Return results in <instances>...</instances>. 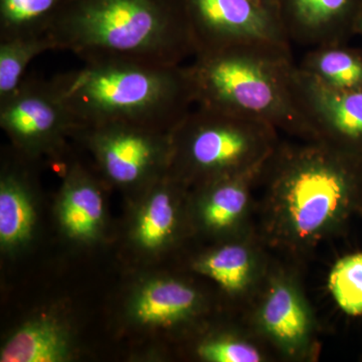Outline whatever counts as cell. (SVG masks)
Returning <instances> with one entry per match:
<instances>
[{"label": "cell", "mask_w": 362, "mask_h": 362, "mask_svg": "<svg viewBox=\"0 0 362 362\" xmlns=\"http://www.w3.org/2000/svg\"><path fill=\"white\" fill-rule=\"evenodd\" d=\"M49 83L77 129L117 123L173 130L194 106L185 65L90 59Z\"/></svg>", "instance_id": "obj_1"}, {"label": "cell", "mask_w": 362, "mask_h": 362, "mask_svg": "<svg viewBox=\"0 0 362 362\" xmlns=\"http://www.w3.org/2000/svg\"><path fill=\"white\" fill-rule=\"evenodd\" d=\"M54 51L182 65L195 54L183 0H71L47 33Z\"/></svg>", "instance_id": "obj_2"}, {"label": "cell", "mask_w": 362, "mask_h": 362, "mask_svg": "<svg viewBox=\"0 0 362 362\" xmlns=\"http://www.w3.org/2000/svg\"><path fill=\"white\" fill-rule=\"evenodd\" d=\"M187 66L194 105L307 132L291 93L290 45L247 44L197 52Z\"/></svg>", "instance_id": "obj_3"}, {"label": "cell", "mask_w": 362, "mask_h": 362, "mask_svg": "<svg viewBox=\"0 0 362 362\" xmlns=\"http://www.w3.org/2000/svg\"><path fill=\"white\" fill-rule=\"evenodd\" d=\"M171 131V154L195 173H233L266 151L275 128L228 112L194 105Z\"/></svg>", "instance_id": "obj_4"}, {"label": "cell", "mask_w": 362, "mask_h": 362, "mask_svg": "<svg viewBox=\"0 0 362 362\" xmlns=\"http://www.w3.org/2000/svg\"><path fill=\"white\" fill-rule=\"evenodd\" d=\"M288 165L283 187L290 218L301 238L330 221L362 181L361 157L335 148L304 151Z\"/></svg>", "instance_id": "obj_5"}, {"label": "cell", "mask_w": 362, "mask_h": 362, "mask_svg": "<svg viewBox=\"0 0 362 362\" xmlns=\"http://www.w3.org/2000/svg\"><path fill=\"white\" fill-rule=\"evenodd\" d=\"M195 54L247 44L290 45L270 4L255 0H183Z\"/></svg>", "instance_id": "obj_6"}, {"label": "cell", "mask_w": 362, "mask_h": 362, "mask_svg": "<svg viewBox=\"0 0 362 362\" xmlns=\"http://www.w3.org/2000/svg\"><path fill=\"white\" fill-rule=\"evenodd\" d=\"M171 131L106 124L78 128L96 154L107 177L120 185L144 182L158 173L171 156Z\"/></svg>", "instance_id": "obj_7"}, {"label": "cell", "mask_w": 362, "mask_h": 362, "mask_svg": "<svg viewBox=\"0 0 362 362\" xmlns=\"http://www.w3.org/2000/svg\"><path fill=\"white\" fill-rule=\"evenodd\" d=\"M293 101L309 134L362 158V90H335L295 66Z\"/></svg>", "instance_id": "obj_8"}, {"label": "cell", "mask_w": 362, "mask_h": 362, "mask_svg": "<svg viewBox=\"0 0 362 362\" xmlns=\"http://www.w3.org/2000/svg\"><path fill=\"white\" fill-rule=\"evenodd\" d=\"M0 125L28 151L47 148L77 130L49 80L35 77H25L13 94L0 100Z\"/></svg>", "instance_id": "obj_9"}, {"label": "cell", "mask_w": 362, "mask_h": 362, "mask_svg": "<svg viewBox=\"0 0 362 362\" xmlns=\"http://www.w3.org/2000/svg\"><path fill=\"white\" fill-rule=\"evenodd\" d=\"M290 42L304 47L349 44L362 0H269Z\"/></svg>", "instance_id": "obj_10"}, {"label": "cell", "mask_w": 362, "mask_h": 362, "mask_svg": "<svg viewBox=\"0 0 362 362\" xmlns=\"http://www.w3.org/2000/svg\"><path fill=\"white\" fill-rule=\"evenodd\" d=\"M297 66L332 89L362 90V49L358 47L349 44L312 47Z\"/></svg>", "instance_id": "obj_11"}, {"label": "cell", "mask_w": 362, "mask_h": 362, "mask_svg": "<svg viewBox=\"0 0 362 362\" xmlns=\"http://www.w3.org/2000/svg\"><path fill=\"white\" fill-rule=\"evenodd\" d=\"M61 204L62 223L71 235L86 239L96 233L103 218V199L90 178L74 171L64 190Z\"/></svg>", "instance_id": "obj_12"}, {"label": "cell", "mask_w": 362, "mask_h": 362, "mask_svg": "<svg viewBox=\"0 0 362 362\" xmlns=\"http://www.w3.org/2000/svg\"><path fill=\"white\" fill-rule=\"evenodd\" d=\"M68 354L65 335L52 321L26 324L1 350V362H58Z\"/></svg>", "instance_id": "obj_13"}, {"label": "cell", "mask_w": 362, "mask_h": 362, "mask_svg": "<svg viewBox=\"0 0 362 362\" xmlns=\"http://www.w3.org/2000/svg\"><path fill=\"white\" fill-rule=\"evenodd\" d=\"M71 0H0V40L47 35Z\"/></svg>", "instance_id": "obj_14"}, {"label": "cell", "mask_w": 362, "mask_h": 362, "mask_svg": "<svg viewBox=\"0 0 362 362\" xmlns=\"http://www.w3.org/2000/svg\"><path fill=\"white\" fill-rule=\"evenodd\" d=\"M195 303V293L175 281H159L143 290L135 314L143 323L169 324L187 315Z\"/></svg>", "instance_id": "obj_15"}, {"label": "cell", "mask_w": 362, "mask_h": 362, "mask_svg": "<svg viewBox=\"0 0 362 362\" xmlns=\"http://www.w3.org/2000/svg\"><path fill=\"white\" fill-rule=\"evenodd\" d=\"M25 183L18 176L4 175L0 185V240L16 245L30 237L33 211Z\"/></svg>", "instance_id": "obj_16"}, {"label": "cell", "mask_w": 362, "mask_h": 362, "mask_svg": "<svg viewBox=\"0 0 362 362\" xmlns=\"http://www.w3.org/2000/svg\"><path fill=\"white\" fill-rule=\"evenodd\" d=\"M49 51L54 45L47 35L0 40V100L18 89L30 62Z\"/></svg>", "instance_id": "obj_17"}, {"label": "cell", "mask_w": 362, "mask_h": 362, "mask_svg": "<svg viewBox=\"0 0 362 362\" xmlns=\"http://www.w3.org/2000/svg\"><path fill=\"white\" fill-rule=\"evenodd\" d=\"M263 318L272 334L284 341H296L306 330L303 308L288 288L278 287L272 292Z\"/></svg>", "instance_id": "obj_18"}, {"label": "cell", "mask_w": 362, "mask_h": 362, "mask_svg": "<svg viewBox=\"0 0 362 362\" xmlns=\"http://www.w3.org/2000/svg\"><path fill=\"white\" fill-rule=\"evenodd\" d=\"M329 286L345 313L362 315V252L340 259L330 274Z\"/></svg>", "instance_id": "obj_19"}, {"label": "cell", "mask_w": 362, "mask_h": 362, "mask_svg": "<svg viewBox=\"0 0 362 362\" xmlns=\"http://www.w3.org/2000/svg\"><path fill=\"white\" fill-rule=\"evenodd\" d=\"M175 220L170 194L160 188L152 194L143 211L137 226L138 240L149 249L160 246L173 232Z\"/></svg>", "instance_id": "obj_20"}, {"label": "cell", "mask_w": 362, "mask_h": 362, "mask_svg": "<svg viewBox=\"0 0 362 362\" xmlns=\"http://www.w3.org/2000/svg\"><path fill=\"white\" fill-rule=\"evenodd\" d=\"M249 255L244 247H223L202 263V269L223 288L235 291L246 283L249 273Z\"/></svg>", "instance_id": "obj_21"}, {"label": "cell", "mask_w": 362, "mask_h": 362, "mask_svg": "<svg viewBox=\"0 0 362 362\" xmlns=\"http://www.w3.org/2000/svg\"><path fill=\"white\" fill-rule=\"evenodd\" d=\"M242 178H230L216 187L206 202L204 218L216 228L230 226L247 204V194Z\"/></svg>", "instance_id": "obj_22"}, {"label": "cell", "mask_w": 362, "mask_h": 362, "mask_svg": "<svg viewBox=\"0 0 362 362\" xmlns=\"http://www.w3.org/2000/svg\"><path fill=\"white\" fill-rule=\"evenodd\" d=\"M199 354L209 361L216 362H258L259 352L245 343L216 341L204 344Z\"/></svg>", "instance_id": "obj_23"}, {"label": "cell", "mask_w": 362, "mask_h": 362, "mask_svg": "<svg viewBox=\"0 0 362 362\" xmlns=\"http://www.w3.org/2000/svg\"><path fill=\"white\" fill-rule=\"evenodd\" d=\"M361 35L362 37V13L356 25V35Z\"/></svg>", "instance_id": "obj_24"}, {"label": "cell", "mask_w": 362, "mask_h": 362, "mask_svg": "<svg viewBox=\"0 0 362 362\" xmlns=\"http://www.w3.org/2000/svg\"><path fill=\"white\" fill-rule=\"evenodd\" d=\"M255 1L258 2V4H268L269 0H255Z\"/></svg>", "instance_id": "obj_25"}]
</instances>
